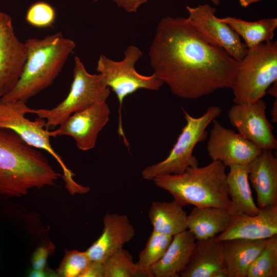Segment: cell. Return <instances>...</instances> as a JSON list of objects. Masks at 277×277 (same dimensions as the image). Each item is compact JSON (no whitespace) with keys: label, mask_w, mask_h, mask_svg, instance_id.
Segmentation results:
<instances>
[{"label":"cell","mask_w":277,"mask_h":277,"mask_svg":"<svg viewBox=\"0 0 277 277\" xmlns=\"http://www.w3.org/2000/svg\"><path fill=\"white\" fill-rule=\"evenodd\" d=\"M57 273L54 272L46 269L44 270L31 269L28 272V276L30 277H45V276H55Z\"/></svg>","instance_id":"cell-33"},{"label":"cell","mask_w":277,"mask_h":277,"mask_svg":"<svg viewBox=\"0 0 277 277\" xmlns=\"http://www.w3.org/2000/svg\"><path fill=\"white\" fill-rule=\"evenodd\" d=\"M261 0H239L240 5L243 7H247L249 5Z\"/></svg>","instance_id":"cell-36"},{"label":"cell","mask_w":277,"mask_h":277,"mask_svg":"<svg viewBox=\"0 0 277 277\" xmlns=\"http://www.w3.org/2000/svg\"><path fill=\"white\" fill-rule=\"evenodd\" d=\"M182 110L186 123L176 142L166 159L142 170L144 179L152 181L159 176L179 174L189 167L199 166L197 159L193 154L194 149L198 143L207 138V127L220 115L222 110L220 106H211L197 117L192 116L184 109Z\"/></svg>","instance_id":"cell-6"},{"label":"cell","mask_w":277,"mask_h":277,"mask_svg":"<svg viewBox=\"0 0 277 277\" xmlns=\"http://www.w3.org/2000/svg\"><path fill=\"white\" fill-rule=\"evenodd\" d=\"M207 150L212 161L222 162L226 167L249 164L262 150L239 133L212 122Z\"/></svg>","instance_id":"cell-13"},{"label":"cell","mask_w":277,"mask_h":277,"mask_svg":"<svg viewBox=\"0 0 277 277\" xmlns=\"http://www.w3.org/2000/svg\"><path fill=\"white\" fill-rule=\"evenodd\" d=\"M271 120L273 123L277 122V100L273 102L272 109L271 110Z\"/></svg>","instance_id":"cell-34"},{"label":"cell","mask_w":277,"mask_h":277,"mask_svg":"<svg viewBox=\"0 0 277 277\" xmlns=\"http://www.w3.org/2000/svg\"><path fill=\"white\" fill-rule=\"evenodd\" d=\"M212 3L215 5H218L220 3V0H210Z\"/></svg>","instance_id":"cell-37"},{"label":"cell","mask_w":277,"mask_h":277,"mask_svg":"<svg viewBox=\"0 0 277 277\" xmlns=\"http://www.w3.org/2000/svg\"><path fill=\"white\" fill-rule=\"evenodd\" d=\"M148 217L153 231L172 236L188 228V214L183 206L174 200L153 202Z\"/></svg>","instance_id":"cell-23"},{"label":"cell","mask_w":277,"mask_h":277,"mask_svg":"<svg viewBox=\"0 0 277 277\" xmlns=\"http://www.w3.org/2000/svg\"><path fill=\"white\" fill-rule=\"evenodd\" d=\"M267 106L263 99L249 104H235L228 111L230 123L238 133L261 149L274 150L277 141L273 127L266 115Z\"/></svg>","instance_id":"cell-12"},{"label":"cell","mask_w":277,"mask_h":277,"mask_svg":"<svg viewBox=\"0 0 277 277\" xmlns=\"http://www.w3.org/2000/svg\"><path fill=\"white\" fill-rule=\"evenodd\" d=\"M54 249L52 243L38 247L33 253L31 257L32 269L44 270L46 269L48 256Z\"/></svg>","instance_id":"cell-30"},{"label":"cell","mask_w":277,"mask_h":277,"mask_svg":"<svg viewBox=\"0 0 277 277\" xmlns=\"http://www.w3.org/2000/svg\"><path fill=\"white\" fill-rule=\"evenodd\" d=\"M26 57L25 43L15 35L11 17L0 12V98L18 82Z\"/></svg>","instance_id":"cell-14"},{"label":"cell","mask_w":277,"mask_h":277,"mask_svg":"<svg viewBox=\"0 0 277 277\" xmlns=\"http://www.w3.org/2000/svg\"><path fill=\"white\" fill-rule=\"evenodd\" d=\"M181 277H228L223 242L216 236L195 241L190 260Z\"/></svg>","instance_id":"cell-17"},{"label":"cell","mask_w":277,"mask_h":277,"mask_svg":"<svg viewBox=\"0 0 277 277\" xmlns=\"http://www.w3.org/2000/svg\"><path fill=\"white\" fill-rule=\"evenodd\" d=\"M110 110L106 102L95 103L71 114L59 127L50 131L51 137L70 136L83 151L93 149L100 132L109 120Z\"/></svg>","instance_id":"cell-11"},{"label":"cell","mask_w":277,"mask_h":277,"mask_svg":"<svg viewBox=\"0 0 277 277\" xmlns=\"http://www.w3.org/2000/svg\"><path fill=\"white\" fill-rule=\"evenodd\" d=\"M173 236L152 230L145 248L140 251L136 263L141 268L149 270L165 253Z\"/></svg>","instance_id":"cell-27"},{"label":"cell","mask_w":277,"mask_h":277,"mask_svg":"<svg viewBox=\"0 0 277 277\" xmlns=\"http://www.w3.org/2000/svg\"><path fill=\"white\" fill-rule=\"evenodd\" d=\"M143 55L139 48L130 45L126 49L121 61H116L104 55H100L96 68L102 75L105 85L117 96L119 103L118 133L123 137L126 146L128 142L124 135L121 112L124 100L141 89L158 90L164 84L154 74L146 76L136 71L135 65Z\"/></svg>","instance_id":"cell-7"},{"label":"cell","mask_w":277,"mask_h":277,"mask_svg":"<svg viewBox=\"0 0 277 277\" xmlns=\"http://www.w3.org/2000/svg\"><path fill=\"white\" fill-rule=\"evenodd\" d=\"M65 256L56 270L58 276L82 277L91 262L86 251L65 250Z\"/></svg>","instance_id":"cell-28"},{"label":"cell","mask_w":277,"mask_h":277,"mask_svg":"<svg viewBox=\"0 0 277 277\" xmlns=\"http://www.w3.org/2000/svg\"><path fill=\"white\" fill-rule=\"evenodd\" d=\"M105 277H153L149 270L140 267L129 251L121 249L104 262Z\"/></svg>","instance_id":"cell-25"},{"label":"cell","mask_w":277,"mask_h":277,"mask_svg":"<svg viewBox=\"0 0 277 277\" xmlns=\"http://www.w3.org/2000/svg\"><path fill=\"white\" fill-rule=\"evenodd\" d=\"M277 276V234L267 239L265 247L250 266L247 277Z\"/></svg>","instance_id":"cell-26"},{"label":"cell","mask_w":277,"mask_h":277,"mask_svg":"<svg viewBox=\"0 0 277 277\" xmlns=\"http://www.w3.org/2000/svg\"><path fill=\"white\" fill-rule=\"evenodd\" d=\"M195 240L188 229L173 236L163 256L149 268L153 277L180 276L190 260Z\"/></svg>","instance_id":"cell-19"},{"label":"cell","mask_w":277,"mask_h":277,"mask_svg":"<svg viewBox=\"0 0 277 277\" xmlns=\"http://www.w3.org/2000/svg\"><path fill=\"white\" fill-rule=\"evenodd\" d=\"M269 94L276 98L277 97V81L274 82L268 89L267 93Z\"/></svg>","instance_id":"cell-35"},{"label":"cell","mask_w":277,"mask_h":277,"mask_svg":"<svg viewBox=\"0 0 277 277\" xmlns=\"http://www.w3.org/2000/svg\"><path fill=\"white\" fill-rule=\"evenodd\" d=\"M103 262L91 261L82 277H105Z\"/></svg>","instance_id":"cell-31"},{"label":"cell","mask_w":277,"mask_h":277,"mask_svg":"<svg viewBox=\"0 0 277 277\" xmlns=\"http://www.w3.org/2000/svg\"><path fill=\"white\" fill-rule=\"evenodd\" d=\"M231 217L229 210L212 207L192 208L188 214V228L196 240L216 236L224 231Z\"/></svg>","instance_id":"cell-22"},{"label":"cell","mask_w":277,"mask_h":277,"mask_svg":"<svg viewBox=\"0 0 277 277\" xmlns=\"http://www.w3.org/2000/svg\"><path fill=\"white\" fill-rule=\"evenodd\" d=\"M266 241L233 239L223 241L228 277H247L250 266L263 250Z\"/></svg>","instance_id":"cell-20"},{"label":"cell","mask_w":277,"mask_h":277,"mask_svg":"<svg viewBox=\"0 0 277 277\" xmlns=\"http://www.w3.org/2000/svg\"><path fill=\"white\" fill-rule=\"evenodd\" d=\"M118 7L125 11L131 13L136 12L138 8L147 0H113Z\"/></svg>","instance_id":"cell-32"},{"label":"cell","mask_w":277,"mask_h":277,"mask_svg":"<svg viewBox=\"0 0 277 277\" xmlns=\"http://www.w3.org/2000/svg\"><path fill=\"white\" fill-rule=\"evenodd\" d=\"M56 17L55 9L44 2H37L28 8L26 20L30 25L37 28L50 27Z\"/></svg>","instance_id":"cell-29"},{"label":"cell","mask_w":277,"mask_h":277,"mask_svg":"<svg viewBox=\"0 0 277 277\" xmlns=\"http://www.w3.org/2000/svg\"><path fill=\"white\" fill-rule=\"evenodd\" d=\"M227 174L228 194L231 201V213L254 215L260 208L254 203L248 179V164L232 165Z\"/></svg>","instance_id":"cell-21"},{"label":"cell","mask_w":277,"mask_h":277,"mask_svg":"<svg viewBox=\"0 0 277 277\" xmlns=\"http://www.w3.org/2000/svg\"><path fill=\"white\" fill-rule=\"evenodd\" d=\"M27 57L21 76L13 89L1 99L25 102L51 85L61 71L75 42L57 32L25 43Z\"/></svg>","instance_id":"cell-3"},{"label":"cell","mask_w":277,"mask_h":277,"mask_svg":"<svg viewBox=\"0 0 277 277\" xmlns=\"http://www.w3.org/2000/svg\"><path fill=\"white\" fill-rule=\"evenodd\" d=\"M226 166L212 161L204 167H191L179 174L157 176L152 180L168 191L182 206L212 207L230 210Z\"/></svg>","instance_id":"cell-4"},{"label":"cell","mask_w":277,"mask_h":277,"mask_svg":"<svg viewBox=\"0 0 277 277\" xmlns=\"http://www.w3.org/2000/svg\"><path fill=\"white\" fill-rule=\"evenodd\" d=\"M153 73L175 95L194 100L231 88L240 62L210 44L188 18L166 16L159 22L149 51Z\"/></svg>","instance_id":"cell-1"},{"label":"cell","mask_w":277,"mask_h":277,"mask_svg":"<svg viewBox=\"0 0 277 277\" xmlns=\"http://www.w3.org/2000/svg\"><path fill=\"white\" fill-rule=\"evenodd\" d=\"M103 224L102 234L86 250L91 261L103 262L135 235L134 227L125 214L107 213Z\"/></svg>","instance_id":"cell-16"},{"label":"cell","mask_w":277,"mask_h":277,"mask_svg":"<svg viewBox=\"0 0 277 277\" xmlns=\"http://www.w3.org/2000/svg\"><path fill=\"white\" fill-rule=\"evenodd\" d=\"M99 1H100V0H93V1L95 2H98Z\"/></svg>","instance_id":"cell-38"},{"label":"cell","mask_w":277,"mask_h":277,"mask_svg":"<svg viewBox=\"0 0 277 277\" xmlns=\"http://www.w3.org/2000/svg\"><path fill=\"white\" fill-rule=\"evenodd\" d=\"M249 181L261 208L277 205V159L271 150H263L249 164Z\"/></svg>","instance_id":"cell-18"},{"label":"cell","mask_w":277,"mask_h":277,"mask_svg":"<svg viewBox=\"0 0 277 277\" xmlns=\"http://www.w3.org/2000/svg\"><path fill=\"white\" fill-rule=\"evenodd\" d=\"M277 234V205L260 208L254 215L231 214L229 224L216 236L221 242L233 239H267Z\"/></svg>","instance_id":"cell-15"},{"label":"cell","mask_w":277,"mask_h":277,"mask_svg":"<svg viewBox=\"0 0 277 277\" xmlns=\"http://www.w3.org/2000/svg\"><path fill=\"white\" fill-rule=\"evenodd\" d=\"M277 81V43L268 41L248 48L240 62L231 89L234 104L255 102Z\"/></svg>","instance_id":"cell-5"},{"label":"cell","mask_w":277,"mask_h":277,"mask_svg":"<svg viewBox=\"0 0 277 277\" xmlns=\"http://www.w3.org/2000/svg\"><path fill=\"white\" fill-rule=\"evenodd\" d=\"M228 24L245 41L247 48L272 41L277 27L276 18L248 22L234 17L221 18Z\"/></svg>","instance_id":"cell-24"},{"label":"cell","mask_w":277,"mask_h":277,"mask_svg":"<svg viewBox=\"0 0 277 277\" xmlns=\"http://www.w3.org/2000/svg\"><path fill=\"white\" fill-rule=\"evenodd\" d=\"M110 94L101 74L88 73L77 56L74 57L73 79L67 97L50 109H31L27 113H33L45 119L47 129L60 125L73 113L96 102H106Z\"/></svg>","instance_id":"cell-8"},{"label":"cell","mask_w":277,"mask_h":277,"mask_svg":"<svg viewBox=\"0 0 277 277\" xmlns=\"http://www.w3.org/2000/svg\"><path fill=\"white\" fill-rule=\"evenodd\" d=\"M26 103L22 101H4L0 98V128L14 131L30 146L50 153L62 167L68 189L72 192H82L85 187L74 181V174L51 146V137L50 131L45 127V120L38 117L30 121L26 117L29 108Z\"/></svg>","instance_id":"cell-9"},{"label":"cell","mask_w":277,"mask_h":277,"mask_svg":"<svg viewBox=\"0 0 277 277\" xmlns=\"http://www.w3.org/2000/svg\"><path fill=\"white\" fill-rule=\"evenodd\" d=\"M186 8L189 22L204 39L223 49L239 62L243 58L248 49L246 45L228 24L215 16V8L208 4Z\"/></svg>","instance_id":"cell-10"},{"label":"cell","mask_w":277,"mask_h":277,"mask_svg":"<svg viewBox=\"0 0 277 277\" xmlns=\"http://www.w3.org/2000/svg\"><path fill=\"white\" fill-rule=\"evenodd\" d=\"M61 176L40 151L0 128V196H22L31 189L54 185Z\"/></svg>","instance_id":"cell-2"}]
</instances>
